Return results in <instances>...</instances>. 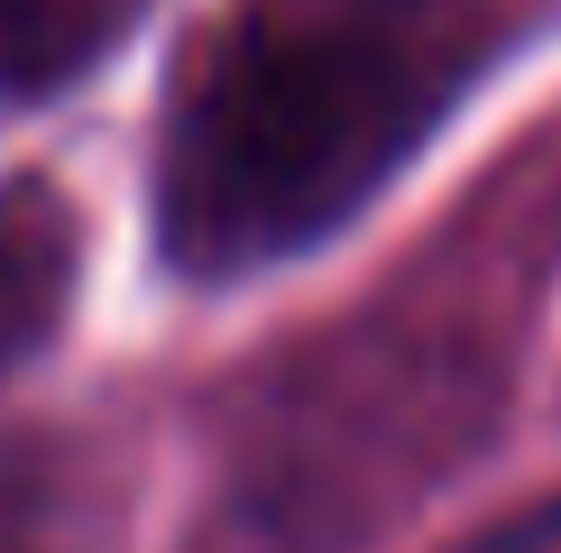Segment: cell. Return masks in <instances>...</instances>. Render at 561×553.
I'll list each match as a JSON object with an SVG mask.
<instances>
[{"instance_id": "6da1fadb", "label": "cell", "mask_w": 561, "mask_h": 553, "mask_svg": "<svg viewBox=\"0 0 561 553\" xmlns=\"http://www.w3.org/2000/svg\"><path fill=\"white\" fill-rule=\"evenodd\" d=\"M451 56L378 10L286 0L194 56L167 121L157 213L194 276H249L350 222L433 129Z\"/></svg>"}, {"instance_id": "277c9868", "label": "cell", "mask_w": 561, "mask_h": 553, "mask_svg": "<svg viewBox=\"0 0 561 553\" xmlns=\"http://www.w3.org/2000/svg\"><path fill=\"white\" fill-rule=\"evenodd\" d=\"M332 10H396V0H332Z\"/></svg>"}, {"instance_id": "3957f363", "label": "cell", "mask_w": 561, "mask_h": 553, "mask_svg": "<svg viewBox=\"0 0 561 553\" xmlns=\"http://www.w3.org/2000/svg\"><path fill=\"white\" fill-rule=\"evenodd\" d=\"M451 553H561V498L552 507H525V517H497L488 535L451 544Z\"/></svg>"}, {"instance_id": "7a4b0ae2", "label": "cell", "mask_w": 561, "mask_h": 553, "mask_svg": "<svg viewBox=\"0 0 561 553\" xmlns=\"http://www.w3.org/2000/svg\"><path fill=\"white\" fill-rule=\"evenodd\" d=\"M148 0H0V92H56L138 29Z\"/></svg>"}]
</instances>
